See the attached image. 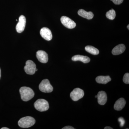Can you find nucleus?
Instances as JSON below:
<instances>
[{
    "mask_svg": "<svg viewBox=\"0 0 129 129\" xmlns=\"http://www.w3.org/2000/svg\"><path fill=\"white\" fill-rule=\"evenodd\" d=\"M21 99L24 102H27L32 99L35 95L33 90L29 87L23 86L19 89Z\"/></svg>",
    "mask_w": 129,
    "mask_h": 129,
    "instance_id": "1",
    "label": "nucleus"
},
{
    "mask_svg": "<svg viewBox=\"0 0 129 129\" xmlns=\"http://www.w3.org/2000/svg\"><path fill=\"white\" fill-rule=\"evenodd\" d=\"M36 123L34 118L30 116H27L21 118L18 121L19 127L23 128H28L32 127Z\"/></svg>",
    "mask_w": 129,
    "mask_h": 129,
    "instance_id": "2",
    "label": "nucleus"
},
{
    "mask_svg": "<svg viewBox=\"0 0 129 129\" xmlns=\"http://www.w3.org/2000/svg\"><path fill=\"white\" fill-rule=\"evenodd\" d=\"M36 109L40 112H44L47 111L49 108L48 102L44 99H39L34 103Z\"/></svg>",
    "mask_w": 129,
    "mask_h": 129,
    "instance_id": "3",
    "label": "nucleus"
},
{
    "mask_svg": "<svg viewBox=\"0 0 129 129\" xmlns=\"http://www.w3.org/2000/svg\"><path fill=\"white\" fill-rule=\"evenodd\" d=\"M39 88L42 92L45 93L51 92L53 90V87L47 79H45L41 81L39 85Z\"/></svg>",
    "mask_w": 129,
    "mask_h": 129,
    "instance_id": "4",
    "label": "nucleus"
},
{
    "mask_svg": "<svg viewBox=\"0 0 129 129\" xmlns=\"http://www.w3.org/2000/svg\"><path fill=\"white\" fill-rule=\"evenodd\" d=\"M36 68V64L32 60H28L26 62L24 70L27 74L34 75L35 73Z\"/></svg>",
    "mask_w": 129,
    "mask_h": 129,
    "instance_id": "5",
    "label": "nucleus"
},
{
    "mask_svg": "<svg viewBox=\"0 0 129 129\" xmlns=\"http://www.w3.org/2000/svg\"><path fill=\"white\" fill-rule=\"evenodd\" d=\"M84 92L80 88H76L70 93V96L74 101H77L84 96Z\"/></svg>",
    "mask_w": 129,
    "mask_h": 129,
    "instance_id": "6",
    "label": "nucleus"
},
{
    "mask_svg": "<svg viewBox=\"0 0 129 129\" xmlns=\"http://www.w3.org/2000/svg\"><path fill=\"white\" fill-rule=\"evenodd\" d=\"M61 21L63 25L68 28L73 29L76 27V23L66 16H62L61 18Z\"/></svg>",
    "mask_w": 129,
    "mask_h": 129,
    "instance_id": "7",
    "label": "nucleus"
},
{
    "mask_svg": "<svg viewBox=\"0 0 129 129\" xmlns=\"http://www.w3.org/2000/svg\"><path fill=\"white\" fill-rule=\"evenodd\" d=\"M26 18L25 16L21 15L19 18V22L16 25V30L17 32L21 33L23 32L26 25Z\"/></svg>",
    "mask_w": 129,
    "mask_h": 129,
    "instance_id": "8",
    "label": "nucleus"
},
{
    "mask_svg": "<svg viewBox=\"0 0 129 129\" xmlns=\"http://www.w3.org/2000/svg\"><path fill=\"white\" fill-rule=\"evenodd\" d=\"M40 34L42 38L47 41H50L52 38L51 30L47 27H43L41 29Z\"/></svg>",
    "mask_w": 129,
    "mask_h": 129,
    "instance_id": "9",
    "label": "nucleus"
},
{
    "mask_svg": "<svg viewBox=\"0 0 129 129\" xmlns=\"http://www.w3.org/2000/svg\"><path fill=\"white\" fill-rule=\"evenodd\" d=\"M36 57L40 62L46 63L48 61V55L45 51H38L36 53Z\"/></svg>",
    "mask_w": 129,
    "mask_h": 129,
    "instance_id": "10",
    "label": "nucleus"
},
{
    "mask_svg": "<svg viewBox=\"0 0 129 129\" xmlns=\"http://www.w3.org/2000/svg\"><path fill=\"white\" fill-rule=\"evenodd\" d=\"M98 101L101 105H104L107 101V94L103 91H99L97 95Z\"/></svg>",
    "mask_w": 129,
    "mask_h": 129,
    "instance_id": "11",
    "label": "nucleus"
},
{
    "mask_svg": "<svg viewBox=\"0 0 129 129\" xmlns=\"http://www.w3.org/2000/svg\"><path fill=\"white\" fill-rule=\"evenodd\" d=\"M126 104V101L123 98H120L115 102L114 108L116 111H120L124 107Z\"/></svg>",
    "mask_w": 129,
    "mask_h": 129,
    "instance_id": "12",
    "label": "nucleus"
},
{
    "mask_svg": "<svg viewBox=\"0 0 129 129\" xmlns=\"http://www.w3.org/2000/svg\"><path fill=\"white\" fill-rule=\"evenodd\" d=\"M125 47L123 44H119L113 48L112 51V53L114 55H119L123 53L125 50Z\"/></svg>",
    "mask_w": 129,
    "mask_h": 129,
    "instance_id": "13",
    "label": "nucleus"
},
{
    "mask_svg": "<svg viewBox=\"0 0 129 129\" xmlns=\"http://www.w3.org/2000/svg\"><path fill=\"white\" fill-rule=\"evenodd\" d=\"M72 60L74 61H80L84 63H88L90 61V59L89 57L86 56L76 55L72 57Z\"/></svg>",
    "mask_w": 129,
    "mask_h": 129,
    "instance_id": "14",
    "label": "nucleus"
},
{
    "mask_svg": "<svg viewBox=\"0 0 129 129\" xmlns=\"http://www.w3.org/2000/svg\"><path fill=\"white\" fill-rule=\"evenodd\" d=\"M78 14L84 18L91 19L94 17V14L91 12H86L83 9H80L78 11Z\"/></svg>",
    "mask_w": 129,
    "mask_h": 129,
    "instance_id": "15",
    "label": "nucleus"
},
{
    "mask_svg": "<svg viewBox=\"0 0 129 129\" xmlns=\"http://www.w3.org/2000/svg\"><path fill=\"white\" fill-rule=\"evenodd\" d=\"M95 80L97 83L106 84L111 81V79L109 76H99L96 78Z\"/></svg>",
    "mask_w": 129,
    "mask_h": 129,
    "instance_id": "16",
    "label": "nucleus"
},
{
    "mask_svg": "<svg viewBox=\"0 0 129 129\" xmlns=\"http://www.w3.org/2000/svg\"><path fill=\"white\" fill-rule=\"evenodd\" d=\"M85 50L89 53L93 55H97L99 53V50L97 48L91 46H86Z\"/></svg>",
    "mask_w": 129,
    "mask_h": 129,
    "instance_id": "17",
    "label": "nucleus"
},
{
    "mask_svg": "<svg viewBox=\"0 0 129 129\" xmlns=\"http://www.w3.org/2000/svg\"><path fill=\"white\" fill-rule=\"evenodd\" d=\"M106 16L107 18L111 20H113L116 16V13L115 11L113 9L109 10L107 12L106 14Z\"/></svg>",
    "mask_w": 129,
    "mask_h": 129,
    "instance_id": "18",
    "label": "nucleus"
},
{
    "mask_svg": "<svg viewBox=\"0 0 129 129\" xmlns=\"http://www.w3.org/2000/svg\"><path fill=\"white\" fill-rule=\"evenodd\" d=\"M123 81L126 84H129V74L128 73L125 74L123 78Z\"/></svg>",
    "mask_w": 129,
    "mask_h": 129,
    "instance_id": "19",
    "label": "nucleus"
},
{
    "mask_svg": "<svg viewBox=\"0 0 129 129\" xmlns=\"http://www.w3.org/2000/svg\"><path fill=\"white\" fill-rule=\"evenodd\" d=\"M118 121L120 122V127H123L125 123V121L124 119L122 117H120L118 118Z\"/></svg>",
    "mask_w": 129,
    "mask_h": 129,
    "instance_id": "20",
    "label": "nucleus"
},
{
    "mask_svg": "<svg viewBox=\"0 0 129 129\" xmlns=\"http://www.w3.org/2000/svg\"><path fill=\"white\" fill-rule=\"evenodd\" d=\"M114 4L116 5H119L122 3L123 0H111Z\"/></svg>",
    "mask_w": 129,
    "mask_h": 129,
    "instance_id": "21",
    "label": "nucleus"
},
{
    "mask_svg": "<svg viewBox=\"0 0 129 129\" xmlns=\"http://www.w3.org/2000/svg\"><path fill=\"white\" fill-rule=\"evenodd\" d=\"M74 128L71 126H67L63 128L62 129H74Z\"/></svg>",
    "mask_w": 129,
    "mask_h": 129,
    "instance_id": "22",
    "label": "nucleus"
},
{
    "mask_svg": "<svg viewBox=\"0 0 129 129\" xmlns=\"http://www.w3.org/2000/svg\"><path fill=\"white\" fill-rule=\"evenodd\" d=\"M113 128L110 127H106L104 128V129H113Z\"/></svg>",
    "mask_w": 129,
    "mask_h": 129,
    "instance_id": "23",
    "label": "nucleus"
},
{
    "mask_svg": "<svg viewBox=\"0 0 129 129\" xmlns=\"http://www.w3.org/2000/svg\"><path fill=\"white\" fill-rule=\"evenodd\" d=\"M1 129H9V128H7V127H3V128H1Z\"/></svg>",
    "mask_w": 129,
    "mask_h": 129,
    "instance_id": "24",
    "label": "nucleus"
},
{
    "mask_svg": "<svg viewBox=\"0 0 129 129\" xmlns=\"http://www.w3.org/2000/svg\"><path fill=\"white\" fill-rule=\"evenodd\" d=\"M1 69L0 68V79H1Z\"/></svg>",
    "mask_w": 129,
    "mask_h": 129,
    "instance_id": "25",
    "label": "nucleus"
},
{
    "mask_svg": "<svg viewBox=\"0 0 129 129\" xmlns=\"http://www.w3.org/2000/svg\"><path fill=\"white\" fill-rule=\"evenodd\" d=\"M129 25H127V28H128V29H129Z\"/></svg>",
    "mask_w": 129,
    "mask_h": 129,
    "instance_id": "26",
    "label": "nucleus"
},
{
    "mask_svg": "<svg viewBox=\"0 0 129 129\" xmlns=\"http://www.w3.org/2000/svg\"><path fill=\"white\" fill-rule=\"evenodd\" d=\"M37 70H37V69L36 68V72H37Z\"/></svg>",
    "mask_w": 129,
    "mask_h": 129,
    "instance_id": "27",
    "label": "nucleus"
},
{
    "mask_svg": "<svg viewBox=\"0 0 129 129\" xmlns=\"http://www.w3.org/2000/svg\"><path fill=\"white\" fill-rule=\"evenodd\" d=\"M95 98H97V95H96L95 96Z\"/></svg>",
    "mask_w": 129,
    "mask_h": 129,
    "instance_id": "28",
    "label": "nucleus"
}]
</instances>
